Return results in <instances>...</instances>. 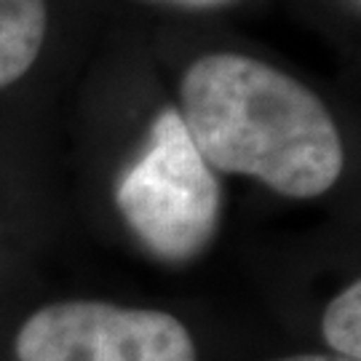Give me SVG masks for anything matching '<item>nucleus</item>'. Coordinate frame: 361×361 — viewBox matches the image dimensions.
Masks as SVG:
<instances>
[{
	"instance_id": "nucleus-3",
	"label": "nucleus",
	"mask_w": 361,
	"mask_h": 361,
	"mask_svg": "<svg viewBox=\"0 0 361 361\" xmlns=\"http://www.w3.org/2000/svg\"><path fill=\"white\" fill-rule=\"evenodd\" d=\"M16 361H198L188 326L164 310L65 300L19 329Z\"/></svg>"
},
{
	"instance_id": "nucleus-8",
	"label": "nucleus",
	"mask_w": 361,
	"mask_h": 361,
	"mask_svg": "<svg viewBox=\"0 0 361 361\" xmlns=\"http://www.w3.org/2000/svg\"><path fill=\"white\" fill-rule=\"evenodd\" d=\"M359 6H361V0H359Z\"/></svg>"
},
{
	"instance_id": "nucleus-6",
	"label": "nucleus",
	"mask_w": 361,
	"mask_h": 361,
	"mask_svg": "<svg viewBox=\"0 0 361 361\" xmlns=\"http://www.w3.org/2000/svg\"><path fill=\"white\" fill-rule=\"evenodd\" d=\"M276 361H353L348 356H340V353H302V356H286V359Z\"/></svg>"
},
{
	"instance_id": "nucleus-5",
	"label": "nucleus",
	"mask_w": 361,
	"mask_h": 361,
	"mask_svg": "<svg viewBox=\"0 0 361 361\" xmlns=\"http://www.w3.org/2000/svg\"><path fill=\"white\" fill-rule=\"evenodd\" d=\"M322 332L326 345L335 353L361 361V279L326 305Z\"/></svg>"
},
{
	"instance_id": "nucleus-1",
	"label": "nucleus",
	"mask_w": 361,
	"mask_h": 361,
	"mask_svg": "<svg viewBox=\"0 0 361 361\" xmlns=\"http://www.w3.org/2000/svg\"><path fill=\"white\" fill-rule=\"evenodd\" d=\"M177 113L214 171L255 177L289 198L326 193L345 164L322 99L244 54L195 59L182 78Z\"/></svg>"
},
{
	"instance_id": "nucleus-4",
	"label": "nucleus",
	"mask_w": 361,
	"mask_h": 361,
	"mask_svg": "<svg viewBox=\"0 0 361 361\" xmlns=\"http://www.w3.org/2000/svg\"><path fill=\"white\" fill-rule=\"evenodd\" d=\"M46 0H0V89L35 65L46 40Z\"/></svg>"
},
{
	"instance_id": "nucleus-7",
	"label": "nucleus",
	"mask_w": 361,
	"mask_h": 361,
	"mask_svg": "<svg viewBox=\"0 0 361 361\" xmlns=\"http://www.w3.org/2000/svg\"><path fill=\"white\" fill-rule=\"evenodd\" d=\"M164 3H177V6H188V8H214V6H225L231 0H164Z\"/></svg>"
},
{
	"instance_id": "nucleus-2",
	"label": "nucleus",
	"mask_w": 361,
	"mask_h": 361,
	"mask_svg": "<svg viewBox=\"0 0 361 361\" xmlns=\"http://www.w3.org/2000/svg\"><path fill=\"white\" fill-rule=\"evenodd\" d=\"M116 204L134 235L166 262H188L212 244L219 182L177 107L153 121L145 150L118 182Z\"/></svg>"
}]
</instances>
